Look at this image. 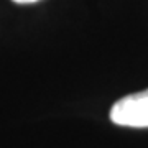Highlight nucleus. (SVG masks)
I'll list each match as a JSON object with an SVG mask.
<instances>
[{
    "label": "nucleus",
    "instance_id": "obj_1",
    "mask_svg": "<svg viewBox=\"0 0 148 148\" xmlns=\"http://www.w3.org/2000/svg\"><path fill=\"white\" fill-rule=\"evenodd\" d=\"M110 120L120 127L147 128L148 127V89L125 95L114 104Z\"/></svg>",
    "mask_w": 148,
    "mask_h": 148
},
{
    "label": "nucleus",
    "instance_id": "obj_2",
    "mask_svg": "<svg viewBox=\"0 0 148 148\" xmlns=\"http://www.w3.org/2000/svg\"><path fill=\"white\" fill-rule=\"evenodd\" d=\"M15 3H35V2H40V0H13Z\"/></svg>",
    "mask_w": 148,
    "mask_h": 148
}]
</instances>
